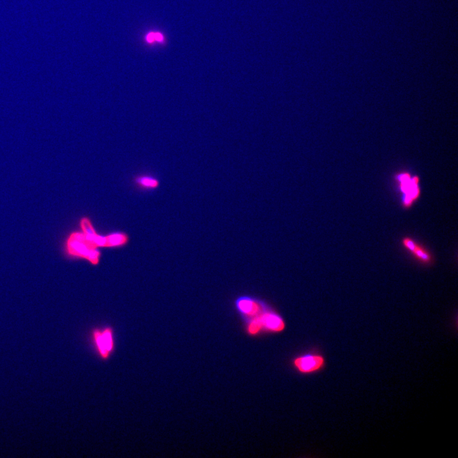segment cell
I'll use <instances>...</instances> for the list:
<instances>
[{
    "label": "cell",
    "mask_w": 458,
    "mask_h": 458,
    "mask_svg": "<svg viewBox=\"0 0 458 458\" xmlns=\"http://www.w3.org/2000/svg\"><path fill=\"white\" fill-rule=\"evenodd\" d=\"M128 241L127 235L124 234H113L107 236V247H115L126 244Z\"/></svg>",
    "instance_id": "cell-9"
},
{
    "label": "cell",
    "mask_w": 458,
    "mask_h": 458,
    "mask_svg": "<svg viewBox=\"0 0 458 458\" xmlns=\"http://www.w3.org/2000/svg\"><path fill=\"white\" fill-rule=\"evenodd\" d=\"M326 360L320 355H307L296 358L294 365L298 371L304 374L319 372L325 366Z\"/></svg>",
    "instance_id": "cell-5"
},
{
    "label": "cell",
    "mask_w": 458,
    "mask_h": 458,
    "mask_svg": "<svg viewBox=\"0 0 458 458\" xmlns=\"http://www.w3.org/2000/svg\"><path fill=\"white\" fill-rule=\"evenodd\" d=\"M163 40L164 38L162 35L158 33H155V40H156V41L162 42L163 41Z\"/></svg>",
    "instance_id": "cell-12"
},
{
    "label": "cell",
    "mask_w": 458,
    "mask_h": 458,
    "mask_svg": "<svg viewBox=\"0 0 458 458\" xmlns=\"http://www.w3.org/2000/svg\"><path fill=\"white\" fill-rule=\"evenodd\" d=\"M263 328L269 331L281 332L285 327L283 320L279 315L274 313L265 312L260 315Z\"/></svg>",
    "instance_id": "cell-7"
},
{
    "label": "cell",
    "mask_w": 458,
    "mask_h": 458,
    "mask_svg": "<svg viewBox=\"0 0 458 458\" xmlns=\"http://www.w3.org/2000/svg\"><path fill=\"white\" fill-rule=\"evenodd\" d=\"M261 314V313H260ZM260 315L253 317L248 325V331L251 335H256L263 329L262 323L261 321Z\"/></svg>",
    "instance_id": "cell-10"
},
{
    "label": "cell",
    "mask_w": 458,
    "mask_h": 458,
    "mask_svg": "<svg viewBox=\"0 0 458 458\" xmlns=\"http://www.w3.org/2000/svg\"><path fill=\"white\" fill-rule=\"evenodd\" d=\"M403 247L411 254L413 257L424 265H432L434 258L432 254L422 244H420L411 237H404L402 239Z\"/></svg>",
    "instance_id": "cell-4"
},
{
    "label": "cell",
    "mask_w": 458,
    "mask_h": 458,
    "mask_svg": "<svg viewBox=\"0 0 458 458\" xmlns=\"http://www.w3.org/2000/svg\"><path fill=\"white\" fill-rule=\"evenodd\" d=\"M147 42L151 43L155 41V33H149L146 37Z\"/></svg>",
    "instance_id": "cell-11"
},
{
    "label": "cell",
    "mask_w": 458,
    "mask_h": 458,
    "mask_svg": "<svg viewBox=\"0 0 458 458\" xmlns=\"http://www.w3.org/2000/svg\"><path fill=\"white\" fill-rule=\"evenodd\" d=\"M135 183L144 189H155L160 186V182L158 179L147 175L139 176L136 178Z\"/></svg>",
    "instance_id": "cell-8"
},
{
    "label": "cell",
    "mask_w": 458,
    "mask_h": 458,
    "mask_svg": "<svg viewBox=\"0 0 458 458\" xmlns=\"http://www.w3.org/2000/svg\"><path fill=\"white\" fill-rule=\"evenodd\" d=\"M236 305L241 314L249 317L253 318L262 313V308L260 303L249 296L239 297L236 301Z\"/></svg>",
    "instance_id": "cell-6"
},
{
    "label": "cell",
    "mask_w": 458,
    "mask_h": 458,
    "mask_svg": "<svg viewBox=\"0 0 458 458\" xmlns=\"http://www.w3.org/2000/svg\"><path fill=\"white\" fill-rule=\"evenodd\" d=\"M66 250L69 255L84 258L93 265H98L100 259V252L82 232H73L70 235L66 241Z\"/></svg>",
    "instance_id": "cell-2"
},
{
    "label": "cell",
    "mask_w": 458,
    "mask_h": 458,
    "mask_svg": "<svg viewBox=\"0 0 458 458\" xmlns=\"http://www.w3.org/2000/svg\"><path fill=\"white\" fill-rule=\"evenodd\" d=\"M92 346L99 359L106 362L115 352L116 343L112 327L94 329L91 334Z\"/></svg>",
    "instance_id": "cell-3"
},
{
    "label": "cell",
    "mask_w": 458,
    "mask_h": 458,
    "mask_svg": "<svg viewBox=\"0 0 458 458\" xmlns=\"http://www.w3.org/2000/svg\"><path fill=\"white\" fill-rule=\"evenodd\" d=\"M393 180L400 194L402 207L409 210L421 198V178L409 170H402L393 175Z\"/></svg>",
    "instance_id": "cell-1"
}]
</instances>
